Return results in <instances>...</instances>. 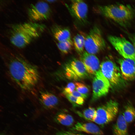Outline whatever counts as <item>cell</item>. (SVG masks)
Segmentation results:
<instances>
[{
    "instance_id": "obj_26",
    "label": "cell",
    "mask_w": 135,
    "mask_h": 135,
    "mask_svg": "<svg viewBox=\"0 0 135 135\" xmlns=\"http://www.w3.org/2000/svg\"><path fill=\"white\" fill-rule=\"evenodd\" d=\"M70 94L78 98H81L84 99L87 97V96L83 95L76 90H74Z\"/></svg>"
},
{
    "instance_id": "obj_18",
    "label": "cell",
    "mask_w": 135,
    "mask_h": 135,
    "mask_svg": "<svg viewBox=\"0 0 135 135\" xmlns=\"http://www.w3.org/2000/svg\"><path fill=\"white\" fill-rule=\"evenodd\" d=\"M55 120L58 123L66 126H70L73 124L74 120L70 115L65 113L60 112L56 116Z\"/></svg>"
},
{
    "instance_id": "obj_24",
    "label": "cell",
    "mask_w": 135,
    "mask_h": 135,
    "mask_svg": "<svg viewBox=\"0 0 135 135\" xmlns=\"http://www.w3.org/2000/svg\"><path fill=\"white\" fill-rule=\"evenodd\" d=\"M75 90L82 94L88 96L89 90L88 87L84 84L79 82H75Z\"/></svg>"
},
{
    "instance_id": "obj_2",
    "label": "cell",
    "mask_w": 135,
    "mask_h": 135,
    "mask_svg": "<svg viewBox=\"0 0 135 135\" xmlns=\"http://www.w3.org/2000/svg\"><path fill=\"white\" fill-rule=\"evenodd\" d=\"M46 28L44 24L33 22L14 24L10 30V41L15 46L22 48L40 36Z\"/></svg>"
},
{
    "instance_id": "obj_21",
    "label": "cell",
    "mask_w": 135,
    "mask_h": 135,
    "mask_svg": "<svg viewBox=\"0 0 135 135\" xmlns=\"http://www.w3.org/2000/svg\"><path fill=\"white\" fill-rule=\"evenodd\" d=\"M96 113V110L94 108L90 107L83 110L82 112H77L80 116L86 120L93 122Z\"/></svg>"
},
{
    "instance_id": "obj_20",
    "label": "cell",
    "mask_w": 135,
    "mask_h": 135,
    "mask_svg": "<svg viewBox=\"0 0 135 135\" xmlns=\"http://www.w3.org/2000/svg\"><path fill=\"white\" fill-rule=\"evenodd\" d=\"M122 114L128 124L132 123L135 120V108L131 105H128L125 108Z\"/></svg>"
},
{
    "instance_id": "obj_4",
    "label": "cell",
    "mask_w": 135,
    "mask_h": 135,
    "mask_svg": "<svg viewBox=\"0 0 135 135\" xmlns=\"http://www.w3.org/2000/svg\"><path fill=\"white\" fill-rule=\"evenodd\" d=\"M119 109L118 103L110 100L96 109L95 118L93 122L104 126L112 121L116 116Z\"/></svg>"
},
{
    "instance_id": "obj_5",
    "label": "cell",
    "mask_w": 135,
    "mask_h": 135,
    "mask_svg": "<svg viewBox=\"0 0 135 135\" xmlns=\"http://www.w3.org/2000/svg\"><path fill=\"white\" fill-rule=\"evenodd\" d=\"M106 46V42L101 30L97 26H94L85 37L84 48L86 51L94 54L104 49Z\"/></svg>"
},
{
    "instance_id": "obj_14",
    "label": "cell",
    "mask_w": 135,
    "mask_h": 135,
    "mask_svg": "<svg viewBox=\"0 0 135 135\" xmlns=\"http://www.w3.org/2000/svg\"><path fill=\"white\" fill-rule=\"evenodd\" d=\"M72 130L85 132L94 135H103L104 133L97 125L92 123L78 122Z\"/></svg>"
},
{
    "instance_id": "obj_23",
    "label": "cell",
    "mask_w": 135,
    "mask_h": 135,
    "mask_svg": "<svg viewBox=\"0 0 135 135\" xmlns=\"http://www.w3.org/2000/svg\"><path fill=\"white\" fill-rule=\"evenodd\" d=\"M66 98L74 106H78L82 105L84 103V99L74 96L68 94H64Z\"/></svg>"
},
{
    "instance_id": "obj_7",
    "label": "cell",
    "mask_w": 135,
    "mask_h": 135,
    "mask_svg": "<svg viewBox=\"0 0 135 135\" xmlns=\"http://www.w3.org/2000/svg\"><path fill=\"white\" fill-rule=\"evenodd\" d=\"M65 4L70 14L78 23L82 25L87 24L88 7L84 1L73 0L70 1L69 4Z\"/></svg>"
},
{
    "instance_id": "obj_10",
    "label": "cell",
    "mask_w": 135,
    "mask_h": 135,
    "mask_svg": "<svg viewBox=\"0 0 135 135\" xmlns=\"http://www.w3.org/2000/svg\"><path fill=\"white\" fill-rule=\"evenodd\" d=\"M66 76L74 80L84 78L88 76L87 72L82 62L75 58L70 60L65 68Z\"/></svg>"
},
{
    "instance_id": "obj_27",
    "label": "cell",
    "mask_w": 135,
    "mask_h": 135,
    "mask_svg": "<svg viewBox=\"0 0 135 135\" xmlns=\"http://www.w3.org/2000/svg\"><path fill=\"white\" fill-rule=\"evenodd\" d=\"M54 135H78L70 132L63 131L58 132Z\"/></svg>"
},
{
    "instance_id": "obj_28",
    "label": "cell",
    "mask_w": 135,
    "mask_h": 135,
    "mask_svg": "<svg viewBox=\"0 0 135 135\" xmlns=\"http://www.w3.org/2000/svg\"><path fill=\"white\" fill-rule=\"evenodd\" d=\"M128 36L135 48V34H128Z\"/></svg>"
},
{
    "instance_id": "obj_9",
    "label": "cell",
    "mask_w": 135,
    "mask_h": 135,
    "mask_svg": "<svg viewBox=\"0 0 135 135\" xmlns=\"http://www.w3.org/2000/svg\"><path fill=\"white\" fill-rule=\"evenodd\" d=\"M92 102L105 96L108 92L110 83L100 70L95 74L92 83Z\"/></svg>"
},
{
    "instance_id": "obj_16",
    "label": "cell",
    "mask_w": 135,
    "mask_h": 135,
    "mask_svg": "<svg viewBox=\"0 0 135 135\" xmlns=\"http://www.w3.org/2000/svg\"><path fill=\"white\" fill-rule=\"evenodd\" d=\"M52 31L54 38L58 42L72 40L70 32L68 28L55 25L52 27Z\"/></svg>"
},
{
    "instance_id": "obj_19",
    "label": "cell",
    "mask_w": 135,
    "mask_h": 135,
    "mask_svg": "<svg viewBox=\"0 0 135 135\" xmlns=\"http://www.w3.org/2000/svg\"><path fill=\"white\" fill-rule=\"evenodd\" d=\"M85 37L82 34H78L73 38L74 48L76 52L80 54L84 51Z\"/></svg>"
},
{
    "instance_id": "obj_3",
    "label": "cell",
    "mask_w": 135,
    "mask_h": 135,
    "mask_svg": "<svg viewBox=\"0 0 135 135\" xmlns=\"http://www.w3.org/2000/svg\"><path fill=\"white\" fill-rule=\"evenodd\" d=\"M96 10L104 16L124 26L128 25L135 15L134 10L128 5L118 4L98 6Z\"/></svg>"
},
{
    "instance_id": "obj_22",
    "label": "cell",
    "mask_w": 135,
    "mask_h": 135,
    "mask_svg": "<svg viewBox=\"0 0 135 135\" xmlns=\"http://www.w3.org/2000/svg\"><path fill=\"white\" fill-rule=\"evenodd\" d=\"M57 46L59 50L65 54H68L73 46V40H72L61 42H58Z\"/></svg>"
},
{
    "instance_id": "obj_31",
    "label": "cell",
    "mask_w": 135,
    "mask_h": 135,
    "mask_svg": "<svg viewBox=\"0 0 135 135\" xmlns=\"http://www.w3.org/2000/svg\"><path fill=\"white\" fill-rule=\"evenodd\" d=\"M0 135H4L3 134H1Z\"/></svg>"
},
{
    "instance_id": "obj_13",
    "label": "cell",
    "mask_w": 135,
    "mask_h": 135,
    "mask_svg": "<svg viewBox=\"0 0 135 135\" xmlns=\"http://www.w3.org/2000/svg\"><path fill=\"white\" fill-rule=\"evenodd\" d=\"M118 62L123 78L128 81L135 79V62L124 58L119 59Z\"/></svg>"
},
{
    "instance_id": "obj_17",
    "label": "cell",
    "mask_w": 135,
    "mask_h": 135,
    "mask_svg": "<svg viewBox=\"0 0 135 135\" xmlns=\"http://www.w3.org/2000/svg\"><path fill=\"white\" fill-rule=\"evenodd\" d=\"M127 124L122 114H120L113 126V135H128Z\"/></svg>"
},
{
    "instance_id": "obj_6",
    "label": "cell",
    "mask_w": 135,
    "mask_h": 135,
    "mask_svg": "<svg viewBox=\"0 0 135 135\" xmlns=\"http://www.w3.org/2000/svg\"><path fill=\"white\" fill-rule=\"evenodd\" d=\"M108 40L114 48L124 58L135 62V48L124 37L110 35Z\"/></svg>"
},
{
    "instance_id": "obj_25",
    "label": "cell",
    "mask_w": 135,
    "mask_h": 135,
    "mask_svg": "<svg viewBox=\"0 0 135 135\" xmlns=\"http://www.w3.org/2000/svg\"><path fill=\"white\" fill-rule=\"evenodd\" d=\"M76 85L75 83L72 82L69 83L64 89L63 92L64 94H70L75 90Z\"/></svg>"
},
{
    "instance_id": "obj_15",
    "label": "cell",
    "mask_w": 135,
    "mask_h": 135,
    "mask_svg": "<svg viewBox=\"0 0 135 135\" xmlns=\"http://www.w3.org/2000/svg\"><path fill=\"white\" fill-rule=\"evenodd\" d=\"M40 100L41 104L44 108L49 109L54 108L58 102V99L55 95L46 91L40 92Z\"/></svg>"
},
{
    "instance_id": "obj_29",
    "label": "cell",
    "mask_w": 135,
    "mask_h": 135,
    "mask_svg": "<svg viewBox=\"0 0 135 135\" xmlns=\"http://www.w3.org/2000/svg\"><path fill=\"white\" fill-rule=\"evenodd\" d=\"M56 1V0H46V1H47L48 2H54V1Z\"/></svg>"
},
{
    "instance_id": "obj_30",
    "label": "cell",
    "mask_w": 135,
    "mask_h": 135,
    "mask_svg": "<svg viewBox=\"0 0 135 135\" xmlns=\"http://www.w3.org/2000/svg\"><path fill=\"white\" fill-rule=\"evenodd\" d=\"M78 135H83V134H78Z\"/></svg>"
},
{
    "instance_id": "obj_1",
    "label": "cell",
    "mask_w": 135,
    "mask_h": 135,
    "mask_svg": "<svg viewBox=\"0 0 135 135\" xmlns=\"http://www.w3.org/2000/svg\"><path fill=\"white\" fill-rule=\"evenodd\" d=\"M10 56L7 66L11 78L22 91L32 90L40 80L37 67L19 55L12 54Z\"/></svg>"
},
{
    "instance_id": "obj_12",
    "label": "cell",
    "mask_w": 135,
    "mask_h": 135,
    "mask_svg": "<svg viewBox=\"0 0 135 135\" xmlns=\"http://www.w3.org/2000/svg\"><path fill=\"white\" fill-rule=\"evenodd\" d=\"M80 58L88 73L95 74L100 70L99 60L94 54L84 51L81 54Z\"/></svg>"
},
{
    "instance_id": "obj_11",
    "label": "cell",
    "mask_w": 135,
    "mask_h": 135,
    "mask_svg": "<svg viewBox=\"0 0 135 135\" xmlns=\"http://www.w3.org/2000/svg\"><path fill=\"white\" fill-rule=\"evenodd\" d=\"M100 67L101 72L110 83L116 85L119 83L121 75L120 71L114 62L106 60L101 63Z\"/></svg>"
},
{
    "instance_id": "obj_8",
    "label": "cell",
    "mask_w": 135,
    "mask_h": 135,
    "mask_svg": "<svg viewBox=\"0 0 135 135\" xmlns=\"http://www.w3.org/2000/svg\"><path fill=\"white\" fill-rule=\"evenodd\" d=\"M28 12L30 20L33 22H36L48 19L52 11L46 2L40 1L31 4L28 8Z\"/></svg>"
}]
</instances>
